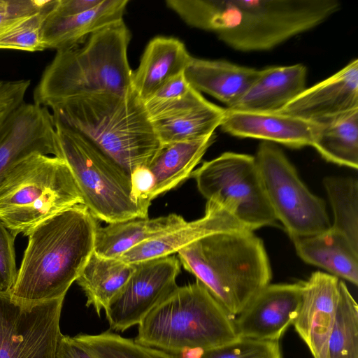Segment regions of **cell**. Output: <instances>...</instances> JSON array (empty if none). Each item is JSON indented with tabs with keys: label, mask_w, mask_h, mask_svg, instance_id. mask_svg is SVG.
<instances>
[{
	"label": "cell",
	"mask_w": 358,
	"mask_h": 358,
	"mask_svg": "<svg viewBox=\"0 0 358 358\" xmlns=\"http://www.w3.org/2000/svg\"><path fill=\"white\" fill-rule=\"evenodd\" d=\"M306 78L307 68L302 64L260 69L246 92L227 109L276 112L306 88Z\"/></svg>",
	"instance_id": "obj_20"
},
{
	"label": "cell",
	"mask_w": 358,
	"mask_h": 358,
	"mask_svg": "<svg viewBox=\"0 0 358 358\" xmlns=\"http://www.w3.org/2000/svg\"><path fill=\"white\" fill-rule=\"evenodd\" d=\"M215 133L202 138L162 145L148 165L155 178L152 199L178 187L190 177L214 143Z\"/></svg>",
	"instance_id": "obj_25"
},
{
	"label": "cell",
	"mask_w": 358,
	"mask_h": 358,
	"mask_svg": "<svg viewBox=\"0 0 358 358\" xmlns=\"http://www.w3.org/2000/svg\"><path fill=\"white\" fill-rule=\"evenodd\" d=\"M259 69L238 65L224 59H205L192 57L185 76L192 87L206 93L229 108L246 92Z\"/></svg>",
	"instance_id": "obj_21"
},
{
	"label": "cell",
	"mask_w": 358,
	"mask_h": 358,
	"mask_svg": "<svg viewBox=\"0 0 358 358\" xmlns=\"http://www.w3.org/2000/svg\"><path fill=\"white\" fill-rule=\"evenodd\" d=\"M326 161L358 168V109L319 124L311 145Z\"/></svg>",
	"instance_id": "obj_28"
},
{
	"label": "cell",
	"mask_w": 358,
	"mask_h": 358,
	"mask_svg": "<svg viewBox=\"0 0 358 358\" xmlns=\"http://www.w3.org/2000/svg\"><path fill=\"white\" fill-rule=\"evenodd\" d=\"M317 358H358V306L342 280L335 320Z\"/></svg>",
	"instance_id": "obj_29"
},
{
	"label": "cell",
	"mask_w": 358,
	"mask_h": 358,
	"mask_svg": "<svg viewBox=\"0 0 358 358\" xmlns=\"http://www.w3.org/2000/svg\"><path fill=\"white\" fill-rule=\"evenodd\" d=\"M134 194L141 202L150 206L155 187V178L148 166L136 168L130 175Z\"/></svg>",
	"instance_id": "obj_37"
},
{
	"label": "cell",
	"mask_w": 358,
	"mask_h": 358,
	"mask_svg": "<svg viewBox=\"0 0 358 358\" xmlns=\"http://www.w3.org/2000/svg\"><path fill=\"white\" fill-rule=\"evenodd\" d=\"M135 268L118 258H108L94 251L80 273L76 282L98 315L124 285Z\"/></svg>",
	"instance_id": "obj_27"
},
{
	"label": "cell",
	"mask_w": 358,
	"mask_h": 358,
	"mask_svg": "<svg viewBox=\"0 0 358 358\" xmlns=\"http://www.w3.org/2000/svg\"><path fill=\"white\" fill-rule=\"evenodd\" d=\"M192 56L179 39L156 36L147 44L138 68L133 71L134 91L148 101L167 80L183 73Z\"/></svg>",
	"instance_id": "obj_22"
},
{
	"label": "cell",
	"mask_w": 358,
	"mask_h": 358,
	"mask_svg": "<svg viewBox=\"0 0 358 358\" xmlns=\"http://www.w3.org/2000/svg\"><path fill=\"white\" fill-rule=\"evenodd\" d=\"M96 219L76 205L31 229L11 298L38 303L65 295L94 249Z\"/></svg>",
	"instance_id": "obj_3"
},
{
	"label": "cell",
	"mask_w": 358,
	"mask_h": 358,
	"mask_svg": "<svg viewBox=\"0 0 358 358\" xmlns=\"http://www.w3.org/2000/svg\"><path fill=\"white\" fill-rule=\"evenodd\" d=\"M324 185L334 215L331 227L358 247V181L352 177H326Z\"/></svg>",
	"instance_id": "obj_30"
},
{
	"label": "cell",
	"mask_w": 358,
	"mask_h": 358,
	"mask_svg": "<svg viewBox=\"0 0 358 358\" xmlns=\"http://www.w3.org/2000/svg\"><path fill=\"white\" fill-rule=\"evenodd\" d=\"M130 277L104 309L110 329L124 332L145 316L177 287L180 262L175 255L134 264Z\"/></svg>",
	"instance_id": "obj_12"
},
{
	"label": "cell",
	"mask_w": 358,
	"mask_h": 358,
	"mask_svg": "<svg viewBox=\"0 0 358 358\" xmlns=\"http://www.w3.org/2000/svg\"><path fill=\"white\" fill-rule=\"evenodd\" d=\"M50 109L55 120L85 136L129 176L148 166L162 147L134 90L76 96Z\"/></svg>",
	"instance_id": "obj_4"
},
{
	"label": "cell",
	"mask_w": 358,
	"mask_h": 358,
	"mask_svg": "<svg viewBox=\"0 0 358 358\" xmlns=\"http://www.w3.org/2000/svg\"><path fill=\"white\" fill-rule=\"evenodd\" d=\"M226 209L220 204L207 201L204 215L196 220L187 222L181 227L157 237L145 241L118 259L127 264L169 256L211 231L219 223Z\"/></svg>",
	"instance_id": "obj_26"
},
{
	"label": "cell",
	"mask_w": 358,
	"mask_h": 358,
	"mask_svg": "<svg viewBox=\"0 0 358 358\" xmlns=\"http://www.w3.org/2000/svg\"><path fill=\"white\" fill-rule=\"evenodd\" d=\"M128 3V0H102L89 10L66 16L54 15L50 8L41 33L45 50L58 52L83 43L94 33L123 20Z\"/></svg>",
	"instance_id": "obj_19"
},
{
	"label": "cell",
	"mask_w": 358,
	"mask_h": 358,
	"mask_svg": "<svg viewBox=\"0 0 358 358\" xmlns=\"http://www.w3.org/2000/svg\"><path fill=\"white\" fill-rule=\"evenodd\" d=\"M55 126L57 157L67 163L95 219L110 224L148 217L150 206L136 199L124 170L80 133L55 120Z\"/></svg>",
	"instance_id": "obj_8"
},
{
	"label": "cell",
	"mask_w": 358,
	"mask_h": 358,
	"mask_svg": "<svg viewBox=\"0 0 358 358\" xmlns=\"http://www.w3.org/2000/svg\"><path fill=\"white\" fill-rule=\"evenodd\" d=\"M341 280L316 271L302 281L299 310L293 326L313 358L321 354L333 327L340 298Z\"/></svg>",
	"instance_id": "obj_17"
},
{
	"label": "cell",
	"mask_w": 358,
	"mask_h": 358,
	"mask_svg": "<svg viewBox=\"0 0 358 358\" xmlns=\"http://www.w3.org/2000/svg\"><path fill=\"white\" fill-rule=\"evenodd\" d=\"M190 176L207 201L224 207L249 229L275 224L254 156L225 152L204 162Z\"/></svg>",
	"instance_id": "obj_9"
},
{
	"label": "cell",
	"mask_w": 358,
	"mask_h": 358,
	"mask_svg": "<svg viewBox=\"0 0 358 358\" xmlns=\"http://www.w3.org/2000/svg\"><path fill=\"white\" fill-rule=\"evenodd\" d=\"M102 0H55L50 13L59 16L76 15L89 10Z\"/></svg>",
	"instance_id": "obj_39"
},
{
	"label": "cell",
	"mask_w": 358,
	"mask_h": 358,
	"mask_svg": "<svg viewBox=\"0 0 358 358\" xmlns=\"http://www.w3.org/2000/svg\"><path fill=\"white\" fill-rule=\"evenodd\" d=\"M131 34L123 20L92 34L83 43L58 51L34 91V102L52 108L71 98L133 90L127 50Z\"/></svg>",
	"instance_id": "obj_5"
},
{
	"label": "cell",
	"mask_w": 358,
	"mask_h": 358,
	"mask_svg": "<svg viewBox=\"0 0 358 358\" xmlns=\"http://www.w3.org/2000/svg\"><path fill=\"white\" fill-rule=\"evenodd\" d=\"M187 221L177 214L156 218H135L97 227L94 251L108 258H118L134 247L162 236L184 225Z\"/></svg>",
	"instance_id": "obj_24"
},
{
	"label": "cell",
	"mask_w": 358,
	"mask_h": 358,
	"mask_svg": "<svg viewBox=\"0 0 358 358\" xmlns=\"http://www.w3.org/2000/svg\"><path fill=\"white\" fill-rule=\"evenodd\" d=\"M198 358H282L279 341L238 338L201 351Z\"/></svg>",
	"instance_id": "obj_33"
},
{
	"label": "cell",
	"mask_w": 358,
	"mask_h": 358,
	"mask_svg": "<svg viewBox=\"0 0 358 358\" xmlns=\"http://www.w3.org/2000/svg\"><path fill=\"white\" fill-rule=\"evenodd\" d=\"M190 88L184 72L180 73L167 80L148 100L163 101L178 99L186 95Z\"/></svg>",
	"instance_id": "obj_38"
},
{
	"label": "cell",
	"mask_w": 358,
	"mask_h": 358,
	"mask_svg": "<svg viewBox=\"0 0 358 358\" xmlns=\"http://www.w3.org/2000/svg\"><path fill=\"white\" fill-rule=\"evenodd\" d=\"M302 281L269 284L234 319L241 338L279 341L297 317Z\"/></svg>",
	"instance_id": "obj_15"
},
{
	"label": "cell",
	"mask_w": 358,
	"mask_h": 358,
	"mask_svg": "<svg viewBox=\"0 0 358 358\" xmlns=\"http://www.w3.org/2000/svg\"><path fill=\"white\" fill-rule=\"evenodd\" d=\"M220 127L234 136L257 138L299 149L312 145L319 124L279 112L225 108Z\"/></svg>",
	"instance_id": "obj_18"
},
{
	"label": "cell",
	"mask_w": 358,
	"mask_h": 358,
	"mask_svg": "<svg viewBox=\"0 0 358 358\" xmlns=\"http://www.w3.org/2000/svg\"><path fill=\"white\" fill-rule=\"evenodd\" d=\"M73 338L96 358H175L157 348L110 331L99 334H79Z\"/></svg>",
	"instance_id": "obj_31"
},
{
	"label": "cell",
	"mask_w": 358,
	"mask_h": 358,
	"mask_svg": "<svg viewBox=\"0 0 358 358\" xmlns=\"http://www.w3.org/2000/svg\"><path fill=\"white\" fill-rule=\"evenodd\" d=\"M33 153L57 157L55 120L48 108L23 101L0 125V180L15 164Z\"/></svg>",
	"instance_id": "obj_14"
},
{
	"label": "cell",
	"mask_w": 358,
	"mask_h": 358,
	"mask_svg": "<svg viewBox=\"0 0 358 358\" xmlns=\"http://www.w3.org/2000/svg\"><path fill=\"white\" fill-rule=\"evenodd\" d=\"M55 0H48L38 10L27 16L0 34V50L26 52L45 50L42 28Z\"/></svg>",
	"instance_id": "obj_32"
},
{
	"label": "cell",
	"mask_w": 358,
	"mask_h": 358,
	"mask_svg": "<svg viewBox=\"0 0 358 358\" xmlns=\"http://www.w3.org/2000/svg\"><path fill=\"white\" fill-rule=\"evenodd\" d=\"M15 237L0 221V292H10L16 280Z\"/></svg>",
	"instance_id": "obj_34"
},
{
	"label": "cell",
	"mask_w": 358,
	"mask_h": 358,
	"mask_svg": "<svg viewBox=\"0 0 358 358\" xmlns=\"http://www.w3.org/2000/svg\"><path fill=\"white\" fill-rule=\"evenodd\" d=\"M29 80H0V125L8 115L24 101Z\"/></svg>",
	"instance_id": "obj_36"
},
{
	"label": "cell",
	"mask_w": 358,
	"mask_h": 358,
	"mask_svg": "<svg viewBox=\"0 0 358 358\" xmlns=\"http://www.w3.org/2000/svg\"><path fill=\"white\" fill-rule=\"evenodd\" d=\"M358 109V59L306 88L276 112L320 124Z\"/></svg>",
	"instance_id": "obj_16"
},
{
	"label": "cell",
	"mask_w": 358,
	"mask_h": 358,
	"mask_svg": "<svg viewBox=\"0 0 358 358\" xmlns=\"http://www.w3.org/2000/svg\"><path fill=\"white\" fill-rule=\"evenodd\" d=\"M234 317L198 280L178 286L138 324L134 341L169 354L204 351L231 343Z\"/></svg>",
	"instance_id": "obj_6"
},
{
	"label": "cell",
	"mask_w": 358,
	"mask_h": 358,
	"mask_svg": "<svg viewBox=\"0 0 358 358\" xmlns=\"http://www.w3.org/2000/svg\"><path fill=\"white\" fill-rule=\"evenodd\" d=\"M162 145L196 139L220 127L225 108L208 101L191 87L186 95L171 101L144 102Z\"/></svg>",
	"instance_id": "obj_13"
},
{
	"label": "cell",
	"mask_w": 358,
	"mask_h": 358,
	"mask_svg": "<svg viewBox=\"0 0 358 358\" xmlns=\"http://www.w3.org/2000/svg\"><path fill=\"white\" fill-rule=\"evenodd\" d=\"M64 299L23 303L0 292V358H56Z\"/></svg>",
	"instance_id": "obj_11"
},
{
	"label": "cell",
	"mask_w": 358,
	"mask_h": 358,
	"mask_svg": "<svg viewBox=\"0 0 358 358\" xmlns=\"http://www.w3.org/2000/svg\"><path fill=\"white\" fill-rule=\"evenodd\" d=\"M255 158L273 215L292 241L331 227L324 201L308 189L275 143L261 142Z\"/></svg>",
	"instance_id": "obj_10"
},
{
	"label": "cell",
	"mask_w": 358,
	"mask_h": 358,
	"mask_svg": "<svg viewBox=\"0 0 358 358\" xmlns=\"http://www.w3.org/2000/svg\"><path fill=\"white\" fill-rule=\"evenodd\" d=\"M56 358H96L73 337L62 336L60 338Z\"/></svg>",
	"instance_id": "obj_40"
},
{
	"label": "cell",
	"mask_w": 358,
	"mask_h": 358,
	"mask_svg": "<svg viewBox=\"0 0 358 358\" xmlns=\"http://www.w3.org/2000/svg\"><path fill=\"white\" fill-rule=\"evenodd\" d=\"M46 2L41 0H0V34L41 9Z\"/></svg>",
	"instance_id": "obj_35"
},
{
	"label": "cell",
	"mask_w": 358,
	"mask_h": 358,
	"mask_svg": "<svg viewBox=\"0 0 358 358\" xmlns=\"http://www.w3.org/2000/svg\"><path fill=\"white\" fill-rule=\"evenodd\" d=\"M177 253L183 268L234 318L271 280L262 241L227 210L211 231Z\"/></svg>",
	"instance_id": "obj_2"
},
{
	"label": "cell",
	"mask_w": 358,
	"mask_h": 358,
	"mask_svg": "<svg viewBox=\"0 0 358 358\" xmlns=\"http://www.w3.org/2000/svg\"><path fill=\"white\" fill-rule=\"evenodd\" d=\"M296 252L306 263L331 275L358 284V247L330 227L319 234L293 241Z\"/></svg>",
	"instance_id": "obj_23"
},
{
	"label": "cell",
	"mask_w": 358,
	"mask_h": 358,
	"mask_svg": "<svg viewBox=\"0 0 358 358\" xmlns=\"http://www.w3.org/2000/svg\"><path fill=\"white\" fill-rule=\"evenodd\" d=\"M84 201L67 163L33 153L15 164L0 180V221L15 236Z\"/></svg>",
	"instance_id": "obj_7"
},
{
	"label": "cell",
	"mask_w": 358,
	"mask_h": 358,
	"mask_svg": "<svg viewBox=\"0 0 358 358\" xmlns=\"http://www.w3.org/2000/svg\"><path fill=\"white\" fill-rule=\"evenodd\" d=\"M187 25L212 31L241 52L270 50L324 22L338 0H167Z\"/></svg>",
	"instance_id": "obj_1"
}]
</instances>
